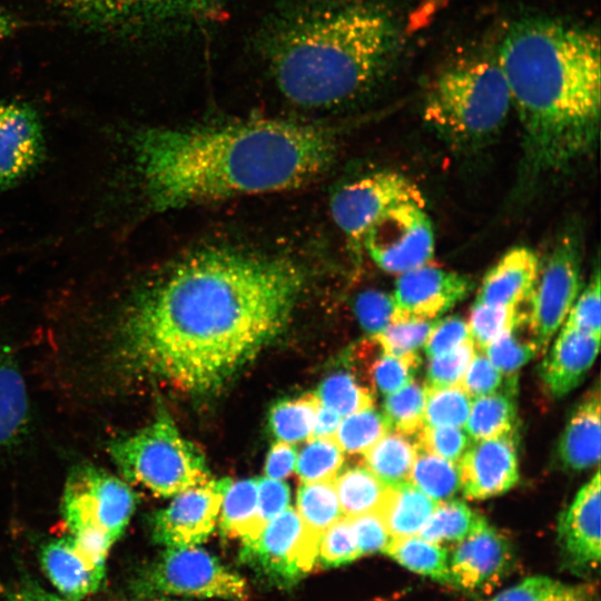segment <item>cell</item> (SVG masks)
Listing matches in <instances>:
<instances>
[{
	"mask_svg": "<svg viewBox=\"0 0 601 601\" xmlns=\"http://www.w3.org/2000/svg\"><path fill=\"white\" fill-rule=\"evenodd\" d=\"M302 287L299 269L283 259L196 254L131 302L111 362L180 392L216 391L283 329Z\"/></svg>",
	"mask_w": 601,
	"mask_h": 601,
	"instance_id": "cell-1",
	"label": "cell"
},
{
	"mask_svg": "<svg viewBox=\"0 0 601 601\" xmlns=\"http://www.w3.org/2000/svg\"><path fill=\"white\" fill-rule=\"evenodd\" d=\"M131 146L157 211L300 187L329 167L336 149L327 129L283 119L146 128Z\"/></svg>",
	"mask_w": 601,
	"mask_h": 601,
	"instance_id": "cell-2",
	"label": "cell"
},
{
	"mask_svg": "<svg viewBox=\"0 0 601 601\" xmlns=\"http://www.w3.org/2000/svg\"><path fill=\"white\" fill-rule=\"evenodd\" d=\"M495 55L521 125L528 177L564 171L591 152L600 129L599 35L563 19L526 16L508 26Z\"/></svg>",
	"mask_w": 601,
	"mask_h": 601,
	"instance_id": "cell-3",
	"label": "cell"
},
{
	"mask_svg": "<svg viewBox=\"0 0 601 601\" xmlns=\"http://www.w3.org/2000/svg\"><path fill=\"white\" fill-rule=\"evenodd\" d=\"M404 29L387 0H290L256 36V50L290 104L328 109L377 89L400 57Z\"/></svg>",
	"mask_w": 601,
	"mask_h": 601,
	"instance_id": "cell-4",
	"label": "cell"
},
{
	"mask_svg": "<svg viewBox=\"0 0 601 601\" xmlns=\"http://www.w3.org/2000/svg\"><path fill=\"white\" fill-rule=\"evenodd\" d=\"M511 108L510 89L494 50L445 66L428 87L422 117L450 145L470 149L492 140Z\"/></svg>",
	"mask_w": 601,
	"mask_h": 601,
	"instance_id": "cell-5",
	"label": "cell"
},
{
	"mask_svg": "<svg viewBox=\"0 0 601 601\" xmlns=\"http://www.w3.org/2000/svg\"><path fill=\"white\" fill-rule=\"evenodd\" d=\"M108 453L126 480L158 496L210 480L204 455L181 436L166 411L147 426L109 442Z\"/></svg>",
	"mask_w": 601,
	"mask_h": 601,
	"instance_id": "cell-6",
	"label": "cell"
},
{
	"mask_svg": "<svg viewBox=\"0 0 601 601\" xmlns=\"http://www.w3.org/2000/svg\"><path fill=\"white\" fill-rule=\"evenodd\" d=\"M135 506L136 494L126 482L92 465L70 472L61 499L70 535L102 560L126 530Z\"/></svg>",
	"mask_w": 601,
	"mask_h": 601,
	"instance_id": "cell-7",
	"label": "cell"
},
{
	"mask_svg": "<svg viewBox=\"0 0 601 601\" xmlns=\"http://www.w3.org/2000/svg\"><path fill=\"white\" fill-rule=\"evenodd\" d=\"M77 22L102 32L138 35L207 24L227 0H55Z\"/></svg>",
	"mask_w": 601,
	"mask_h": 601,
	"instance_id": "cell-8",
	"label": "cell"
},
{
	"mask_svg": "<svg viewBox=\"0 0 601 601\" xmlns=\"http://www.w3.org/2000/svg\"><path fill=\"white\" fill-rule=\"evenodd\" d=\"M138 590L144 594L160 593L230 601H244L249 594L243 577L197 545L166 548L139 579Z\"/></svg>",
	"mask_w": 601,
	"mask_h": 601,
	"instance_id": "cell-9",
	"label": "cell"
},
{
	"mask_svg": "<svg viewBox=\"0 0 601 601\" xmlns=\"http://www.w3.org/2000/svg\"><path fill=\"white\" fill-rule=\"evenodd\" d=\"M581 249L575 236L564 235L539 259L534 285L525 303L529 331L544 353L563 325L580 290Z\"/></svg>",
	"mask_w": 601,
	"mask_h": 601,
	"instance_id": "cell-10",
	"label": "cell"
},
{
	"mask_svg": "<svg viewBox=\"0 0 601 601\" xmlns=\"http://www.w3.org/2000/svg\"><path fill=\"white\" fill-rule=\"evenodd\" d=\"M363 246L390 274L400 275L430 262L434 231L424 205L403 203L388 208L368 228Z\"/></svg>",
	"mask_w": 601,
	"mask_h": 601,
	"instance_id": "cell-11",
	"label": "cell"
},
{
	"mask_svg": "<svg viewBox=\"0 0 601 601\" xmlns=\"http://www.w3.org/2000/svg\"><path fill=\"white\" fill-rule=\"evenodd\" d=\"M403 203L424 205V198L407 177L385 170L342 186L332 197L331 213L352 246L359 248L372 224L388 208Z\"/></svg>",
	"mask_w": 601,
	"mask_h": 601,
	"instance_id": "cell-12",
	"label": "cell"
},
{
	"mask_svg": "<svg viewBox=\"0 0 601 601\" xmlns=\"http://www.w3.org/2000/svg\"><path fill=\"white\" fill-rule=\"evenodd\" d=\"M229 479L188 487L152 518L154 540L166 548L195 546L214 531Z\"/></svg>",
	"mask_w": 601,
	"mask_h": 601,
	"instance_id": "cell-13",
	"label": "cell"
},
{
	"mask_svg": "<svg viewBox=\"0 0 601 601\" xmlns=\"http://www.w3.org/2000/svg\"><path fill=\"white\" fill-rule=\"evenodd\" d=\"M471 289L469 277L427 262L398 275L392 294L393 318L437 319Z\"/></svg>",
	"mask_w": 601,
	"mask_h": 601,
	"instance_id": "cell-14",
	"label": "cell"
},
{
	"mask_svg": "<svg viewBox=\"0 0 601 601\" xmlns=\"http://www.w3.org/2000/svg\"><path fill=\"white\" fill-rule=\"evenodd\" d=\"M600 473L585 483L558 521V543L565 568L577 575L597 571L601 558Z\"/></svg>",
	"mask_w": 601,
	"mask_h": 601,
	"instance_id": "cell-15",
	"label": "cell"
},
{
	"mask_svg": "<svg viewBox=\"0 0 601 601\" xmlns=\"http://www.w3.org/2000/svg\"><path fill=\"white\" fill-rule=\"evenodd\" d=\"M512 562L511 542L486 523L457 542L449 554L451 587L467 593H485L508 574Z\"/></svg>",
	"mask_w": 601,
	"mask_h": 601,
	"instance_id": "cell-16",
	"label": "cell"
},
{
	"mask_svg": "<svg viewBox=\"0 0 601 601\" xmlns=\"http://www.w3.org/2000/svg\"><path fill=\"white\" fill-rule=\"evenodd\" d=\"M518 431L474 441L459 461L461 489L466 497L501 495L519 481Z\"/></svg>",
	"mask_w": 601,
	"mask_h": 601,
	"instance_id": "cell-17",
	"label": "cell"
},
{
	"mask_svg": "<svg viewBox=\"0 0 601 601\" xmlns=\"http://www.w3.org/2000/svg\"><path fill=\"white\" fill-rule=\"evenodd\" d=\"M302 534V521L288 506L265 525L254 542L243 544L242 559L272 582L292 585L305 575L299 565Z\"/></svg>",
	"mask_w": 601,
	"mask_h": 601,
	"instance_id": "cell-18",
	"label": "cell"
},
{
	"mask_svg": "<svg viewBox=\"0 0 601 601\" xmlns=\"http://www.w3.org/2000/svg\"><path fill=\"white\" fill-rule=\"evenodd\" d=\"M43 154L38 114L22 104H0V191L36 169Z\"/></svg>",
	"mask_w": 601,
	"mask_h": 601,
	"instance_id": "cell-19",
	"label": "cell"
},
{
	"mask_svg": "<svg viewBox=\"0 0 601 601\" xmlns=\"http://www.w3.org/2000/svg\"><path fill=\"white\" fill-rule=\"evenodd\" d=\"M40 561L51 583L70 601L96 592L106 571V560L87 552L71 535L47 543Z\"/></svg>",
	"mask_w": 601,
	"mask_h": 601,
	"instance_id": "cell-20",
	"label": "cell"
},
{
	"mask_svg": "<svg viewBox=\"0 0 601 601\" xmlns=\"http://www.w3.org/2000/svg\"><path fill=\"white\" fill-rule=\"evenodd\" d=\"M600 335L562 326L540 365V377L546 391L562 397L578 387L592 366Z\"/></svg>",
	"mask_w": 601,
	"mask_h": 601,
	"instance_id": "cell-21",
	"label": "cell"
},
{
	"mask_svg": "<svg viewBox=\"0 0 601 601\" xmlns=\"http://www.w3.org/2000/svg\"><path fill=\"white\" fill-rule=\"evenodd\" d=\"M538 268L539 257L532 249L511 248L484 275L475 300L520 307L531 293Z\"/></svg>",
	"mask_w": 601,
	"mask_h": 601,
	"instance_id": "cell-22",
	"label": "cell"
},
{
	"mask_svg": "<svg viewBox=\"0 0 601 601\" xmlns=\"http://www.w3.org/2000/svg\"><path fill=\"white\" fill-rule=\"evenodd\" d=\"M600 427V393L595 388L572 411L558 442V460L565 470L581 472L599 463Z\"/></svg>",
	"mask_w": 601,
	"mask_h": 601,
	"instance_id": "cell-23",
	"label": "cell"
},
{
	"mask_svg": "<svg viewBox=\"0 0 601 601\" xmlns=\"http://www.w3.org/2000/svg\"><path fill=\"white\" fill-rule=\"evenodd\" d=\"M296 512L302 521L299 565L304 574L317 561L318 544L324 532L343 516L335 483H302L297 491Z\"/></svg>",
	"mask_w": 601,
	"mask_h": 601,
	"instance_id": "cell-24",
	"label": "cell"
},
{
	"mask_svg": "<svg viewBox=\"0 0 601 601\" xmlns=\"http://www.w3.org/2000/svg\"><path fill=\"white\" fill-rule=\"evenodd\" d=\"M29 423L30 405L23 376L13 357L0 351V452L18 444Z\"/></svg>",
	"mask_w": 601,
	"mask_h": 601,
	"instance_id": "cell-25",
	"label": "cell"
},
{
	"mask_svg": "<svg viewBox=\"0 0 601 601\" xmlns=\"http://www.w3.org/2000/svg\"><path fill=\"white\" fill-rule=\"evenodd\" d=\"M437 502L411 482L388 487L378 510L391 538L416 535Z\"/></svg>",
	"mask_w": 601,
	"mask_h": 601,
	"instance_id": "cell-26",
	"label": "cell"
},
{
	"mask_svg": "<svg viewBox=\"0 0 601 601\" xmlns=\"http://www.w3.org/2000/svg\"><path fill=\"white\" fill-rule=\"evenodd\" d=\"M515 394L516 383L475 397L464 425L470 439L486 440L518 431Z\"/></svg>",
	"mask_w": 601,
	"mask_h": 601,
	"instance_id": "cell-27",
	"label": "cell"
},
{
	"mask_svg": "<svg viewBox=\"0 0 601 601\" xmlns=\"http://www.w3.org/2000/svg\"><path fill=\"white\" fill-rule=\"evenodd\" d=\"M219 514L226 535L240 539L243 544L254 542L265 528L258 513L257 479L230 481Z\"/></svg>",
	"mask_w": 601,
	"mask_h": 601,
	"instance_id": "cell-28",
	"label": "cell"
},
{
	"mask_svg": "<svg viewBox=\"0 0 601 601\" xmlns=\"http://www.w3.org/2000/svg\"><path fill=\"white\" fill-rule=\"evenodd\" d=\"M415 436L390 431L364 454V466L387 487L410 482L417 454Z\"/></svg>",
	"mask_w": 601,
	"mask_h": 601,
	"instance_id": "cell-29",
	"label": "cell"
},
{
	"mask_svg": "<svg viewBox=\"0 0 601 601\" xmlns=\"http://www.w3.org/2000/svg\"><path fill=\"white\" fill-rule=\"evenodd\" d=\"M383 553L416 574L451 585L449 552L442 544L417 534L392 538Z\"/></svg>",
	"mask_w": 601,
	"mask_h": 601,
	"instance_id": "cell-30",
	"label": "cell"
},
{
	"mask_svg": "<svg viewBox=\"0 0 601 601\" xmlns=\"http://www.w3.org/2000/svg\"><path fill=\"white\" fill-rule=\"evenodd\" d=\"M597 599L598 589L592 582L570 583L536 574L526 577L486 601H595Z\"/></svg>",
	"mask_w": 601,
	"mask_h": 601,
	"instance_id": "cell-31",
	"label": "cell"
},
{
	"mask_svg": "<svg viewBox=\"0 0 601 601\" xmlns=\"http://www.w3.org/2000/svg\"><path fill=\"white\" fill-rule=\"evenodd\" d=\"M486 523V519L464 501L451 499L436 504L417 535L439 544L457 543Z\"/></svg>",
	"mask_w": 601,
	"mask_h": 601,
	"instance_id": "cell-32",
	"label": "cell"
},
{
	"mask_svg": "<svg viewBox=\"0 0 601 601\" xmlns=\"http://www.w3.org/2000/svg\"><path fill=\"white\" fill-rule=\"evenodd\" d=\"M343 516L380 510L388 487L364 465L346 469L334 480Z\"/></svg>",
	"mask_w": 601,
	"mask_h": 601,
	"instance_id": "cell-33",
	"label": "cell"
},
{
	"mask_svg": "<svg viewBox=\"0 0 601 601\" xmlns=\"http://www.w3.org/2000/svg\"><path fill=\"white\" fill-rule=\"evenodd\" d=\"M375 345L376 341L373 336H370L368 358L364 356L359 348H357V352L365 358L364 365L371 385L380 393L387 395L400 390L414 378L421 365V357L417 352L403 355L391 354L385 352L378 344L374 357L371 358Z\"/></svg>",
	"mask_w": 601,
	"mask_h": 601,
	"instance_id": "cell-34",
	"label": "cell"
},
{
	"mask_svg": "<svg viewBox=\"0 0 601 601\" xmlns=\"http://www.w3.org/2000/svg\"><path fill=\"white\" fill-rule=\"evenodd\" d=\"M321 400L316 393L276 403L269 414V425L278 441L296 444L313 436Z\"/></svg>",
	"mask_w": 601,
	"mask_h": 601,
	"instance_id": "cell-35",
	"label": "cell"
},
{
	"mask_svg": "<svg viewBox=\"0 0 601 601\" xmlns=\"http://www.w3.org/2000/svg\"><path fill=\"white\" fill-rule=\"evenodd\" d=\"M490 362L505 377L516 376L519 370L539 354L538 346L529 331L525 313L484 349Z\"/></svg>",
	"mask_w": 601,
	"mask_h": 601,
	"instance_id": "cell-36",
	"label": "cell"
},
{
	"mask_svg": "<svg viewBox=\"0 0 601 601\" xmlns=\"http://www.w3.org/2000/svg\"><path fill=\"white\" fill-rule=\"evenodd\" d=\"M410 482L437 503L451 500L461 489L459 465L418 446Z\"/></svg>",
	"mask_w": 601,
	"mask_h": 601,
	"instance_id": "cell-37",
	"label": "cell"
},
{
	"mask_svg": "<svg viewBox=\"0 0 601 601\" xmlns=\"http://www.w3.org/2000/svg\"><path fill=\"white\" fill-rule=\"evenodd\" d=\"M426 390L425 383L413 378L400 390L386 395L383 414L392 431L416 436L424 426Z\"/></svg>",
	"mask_w": 601,
	"mask_h": 601,
	"instance_id": "cell-38",
	"label": "cell"
},
{
	"mask_svg": "<svg viewBox=\"0 0 601 601\" xmlns=\"http://www.w3.org/2000/svg\"><path fill=\"white\" fill-rule=\"evenodd\" d=\"M390 431L385 415L368 407L341 420L334 439L344 453L365 454Z\"/></svg>",
	"mask_w": 601,
	"mask_h": 601,
	"instance_id": "cell-39",
	"label": "cell"
},
{
	"mask_svg": "<svg viewBox=\"0 0 601 601\" xmlns=\"http://www.w3.org/2000/svg\"><path fill=\"white\" fill-rule=\"evenodd\" d=\"M344 464V452L333 437L307 441L296 459L295 470L302 483L333 481Z\"/></svg>",
	"mask_w": 601,
	"mask_h": 601,
	"instance_id": "cell-40",
	"label": "cell"
},
{
	"mask_svg": "<svg viewBox=\"0 0 601 601\" xmlns=\"http://www.w3.org/2000/svg\"><path fill=\"white\" fill-rule=\"evenodd\" d=\"M316 394L324 406L341 416L372 407L374 404L373 390L361 384L351 372H337L328 376Z\"/></svg>",
	"mask_w": 601,
	"mask_h": 601,
	"instance_id": "cell-41",
	"label": "cell"
},
{
	"mask_svg": "<svg viewBox=\"0 0 601 601\" xmlns=\"http://www.w3.org/2000/svg\"><path fill=\"white\" fill-rule=\"evenodd\" d=\"M424 425L463 427L471 408V396L460 386L426 385Z\"/></svg>",
	"mask_w": 601,
	"mask_h": 601,
	"instance_id": "cell-42",
	"label": "cell"
},
{
	"mask_svg": "<svg viewBox=\"0 0 601 601\" xmlns=\"http://www.w3.org/2000/svg\"><path fill=\"white\" fill-rule=\"evenodd\" d=\"M519 307L490 305L475 300L467 321L476 349L483 351L520 317Z\"/></svg>",
	"mask_w": 601,
	"mask_h": 601,
	"instance_id": "cell-43",
	"label": "cell"
},
{
	"mask_svg": "<svg viewBox=\"0 0 601 601\" xmlns=\"http://www.w3.org/2000/svg\"><path fill=\"white\" fill-rule=\"evenodd\" d=\"M435 322L436 319L413 317L393 318L385 329L371 336L387 353L395 355L414 353L424 346Z\"/></svg>",
	"mask_w": 601,
	"mask_h": 601,
	"instance_id": "cell-44",
	"label": "cell"
},
{
	"mask_svg": "<svg viewBox=\"0 0 601 601\" xmlns=\"http://www.w3.org/2000/svg\"><path fill=\"white\" fill-rule=\"evenodd\" d=\"M361 556L349 518L342 516L322 535L317 559L325 566H341Z\"/></svg>",
	"mask_w": 601,
	"mask_h": 601,
	"instance_id": "cell-45",
	"label": "cell"
},
{
	"mask_svg": "<svg viewBox=\"0 0 601 601\" xmlns=\"http://www.w3.org/2000/svg\"><path fill=\"white\" fill-rule=\"evenodd\" d=\"M475 352L474 342L469 338L445 354L430 357L425 384L428 387L459 385Z\"/></svg>",
	"mask_w": 601,
	"mask_h": 601,
	"instance_id": "cell-46",
	"label": "cell"
},
{
	"mask_svg": "<svg viewBox=\"0 0 601 601\" xmlns=\"http://www.w3.org/2000/svg\"><path fill=\"white\" fill-rule=\"evenodd\" d=\"M600 272L595 269L584 289L578 294L562 326L600 335Z\"/></svg>",
	"mask_w": 601,
	"mask_h": 601,
	"instance_id": "cell-47",
	"label": "cell"
},
{
	"mask_svg": "<svg viewBox=\"0 0 601 601\" xmlns=\"http://www.w3.org/2000/svg\"><path fill=\"white\" fill-rule=\"evenodd\" d=\"M514 383H516V376L505 377L494 367L484 352L477 349L459 385L471 397H477L495 393Z\"/></svg>",
	"mask_w": 601,
	"mask_h": 601,
	"instance_id": "cell-48",
	"label": "cell"
},
{
	"mask_svg": "<svg viewBox=\"0 0 601 601\" xmlns=\"http://www.w3.org/2000/svg\"><path fill=\"white\" fill-rule=\"evenodd\" d=\"M415 439L420 447L455 463L471 444L465 430L456 426L424 425Z\"/></svg>",
	"mask_w": 601,
	"mask_h": 601,
	"instance_id": "cell-49",
	"label": "cell"
},
{
	"mask_svg": "<svg viewBox=\"0 0 601 601\" xmlns=\"http://www.w3.org/2000/svg\"><path fill=\"white\" fill-rule=\"evenodd\" d=\"M394 309L392 295L374 289L361 293L354 304L355 315L370 335L378 334L388 326Z\"/></svg>",
	"mask_w": 601,
	"mask_h": 601,
	"instance_id": "cell-50",
	"label": "cell"
},
{
	"mask_svg": "<svg viewBox=\"0 0 601 601\" xmlns=\"http://www.w3.org/2000/svg\"><path fill=\"white\" fill-rule=\"evenodd\" d=\"M469 338L471 334L467 322L457 315H451L436 319L423 347L430 358L452 351Z\"/></svg>",
	"mask_w": 601,
	"mask_h": 601,
	"instance_id": "cell-51",
	"label": "cell"
},
{
	"mask_svg": "<svg viewBox=\"0 0 601 601\" xmlns=\"http://www.w3.org/2000/svg\"><path fill=\"white\" fill-rule=\"evenodd\" d=\"M349 520L361 556L384 552L392 538L378 511L356 515Z\"/></svg>",
	"mask_w": 601,
	"mask_h": 601,
	"instance_id": "cell-52",
	"label": "cell"
},
{
	"mask_svg": "<svg viewBox=\"0 0 601 601\" xmlns=\"http://www.w3.org/2000/svg\"><path fill=\"white\" fill-rule=\"evenodd\" d=\"M289 501L290 490L285 482L266 476L257 479L258 513L264 525L286 510Z\"/></svg>",
	"mask_w": 601,
	"mask_h": 601,
	"instance_id": "cell-53",
	"label": "cell"
},
{
	"mask_svg": "<svg viewBox=\"0 0 601 601\" xmlns=\"http://www.w3.org/2000/svg\"><path fill=\"white\" fill-rule=\"evenodd\" d=\"M297 453L294 444L277 441L270 447L265 462V476L274 480L287 477L296 465Z\"/></svg>",
	"mask_w": 601,
	"mask_h": 601,
	"instance_id": "cell-54",
	"label": "cell"
},
{
	"mask_svg": "<svg viewBox=\"0 0 601 601\" xmlns=\"http://www.w3.org/2000/svg\"><path fill=\"white\" fill-rule=\"evenodd\" d=\"M339 422H341L339 414H337L335 411L321 404L316 414L312 439L333 437L338 427Z\"/></svg>",
	"mask_w": 601,
	"mask_h": 601,
	"instance_id": "cell-55",
	"label": "cell"
},
{
	"mask_svg": "<svg viewBox=\"0 0 601 601\" xmlns=\"http://www.w3.org/2000/svg\"><path fill=\"white\" fill-rule=\"evenodd\" d=\"M3 601H70L66 598L58 597L47 590L28 584L9 593Z\"/></svg>",
	"mask_w": 601,
	"mask_h": 601,
	"instance_id": "cell-56",
	"label": "cell"
},
{
	"mask_svg": "<svg viewBox=\"0 0 601 601\" xmlns=\"http://www.w3.org/2000/svg\"><path fill=\"white\" fill-rule=\"evenodd\" d=\"M11 29V22L4 12L0 9V38L9 33Z\"/></svg>",
	"mask_w": 601,
	"mask_h": 601,
	"instance_id": "cell-57",
	"label": "cell"
},
{
	"mask_svg": "<svg viewBox=\"0 0 601 601\" xmlns=\"http://www.w3.org/2000/svg\"><path fill=\"white\" fill-rule=\"evenodd\" d=\"M144 601H173V600H162V599H159V600H144Z\"/></svg>",
	"mask_w": 601,
	"mask_h": 601,
	"instance_id": "cell-58",
	"label": "cell"
}]
</instances>
